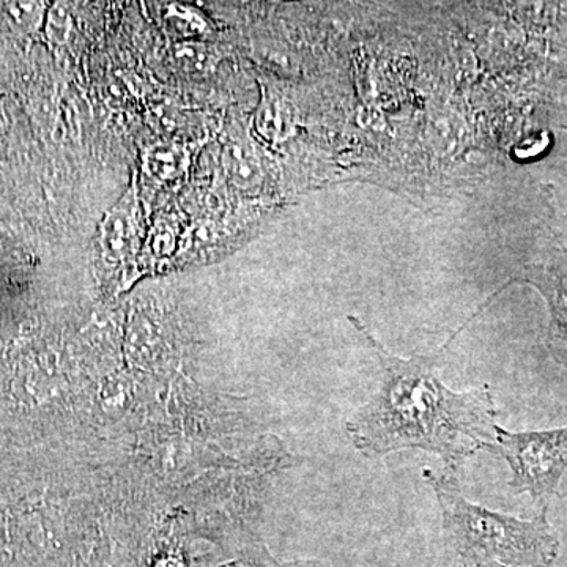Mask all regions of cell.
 <instances>
[{"label":"cell","instance_id":"cell-8","mask_svg":"<svg viewBox=\"0 0 567 567\" xmlns=\"http://www.w3.org/2000/svg\"><path fill=\"white\" fill-rule=\"evenodd\" d=\"M566 55H567V48H566ZM567 63V62H566Z\"/></svg>","mask_w":567,"mask_h":567},{"label":"cell","instance_id":"cell-3","mask_svg":"<svg viewBox=\"0 0 567 567\" xmlns=\"http://www.w3.org/2000/svg\"><path fill=\"white\" fill-rule=\"evenodd\" d=\"M488 453L509 465V487L528 494L539 509H548L567 472V425L550 431L511 432L495 427L494 445Z\"/></svg>","mask_w":567,"mask_h":567},{"label":"cell","instance_id":"cell-6","mask_svg":"<svg viewBox=\"0 0 567 567\" xmlns=\"http://www.w3.org/2000/svg\"><path fill=\"white\" fill-rule=\"evenodd\" d=\"M451 567H507L499 565V563L494 561H462V559H456Z\"/></svg>","mask_w":567,"mask_h":567},{"label":"cell","instance_id":"cell-2","mask_svg":"<svg viewBox=\"0 0 567 567\" xmlns=\"http://www.w3.org/2000/svg\"><path fill=\"white\" fill-rule=\"evenodd\" d=\"M423 480L434 491L443 540L456 559L507 567H550L557 561L559 540L548 522V509L522 520L468 502L462 492V476L424 468Z\"/></svg>","mask_w":567,"mask_h":567},{"label":"cell","instance_id":"cell-4","mask_svg":"<svg viewBox=\"0 0 567 567\" xmlns=\"http://www.w3.org/2000/svg\"><path fill=\"white\" fill-rule=\"evenodd\" d=\"M525 284L544 298L548 311L547 349L551 358L567 371V246L555 235L532 260L517 271L506 286L496 290L494 297L507 286Z\"/></svg>","mask_w":567,"mask_h":567},{"label":"cell","instance_id":"cell-1","mask_svg":"<svg viewBox=\"0 0 567 567\" xmlns=\"http://www.w3.org/2000/svg\"><path fill=\"white\" fill-rule=\"evenodd\" d=\"M349 320L382 368L375 394L347 421L354 450L364 457L421 450L442 458L445 472L464 476L466 461L495 442L498 412L492 388L457 393L442 380V352L395 357L358 317Z\"/></svg>","mask_w":567,"mask_h":567},{"label":"cell","instance_id":"cell-7","mask_svg":"<svg viewBox=\"0 0 567 567\" xmlns=\"http://www.w3.org/2000/svg\"><path fill=\"white\" fill-rule=\"evenodd\" d=\"M287 567H323V566H320V565H316V563H311V565H290V566H287Z\"/></svg>","mask_w":567,"mask_h":567},{"label":"cell","instance_id":"cell-5","mask_svg":"<svg viewBox=\"0 0 567 567\" xmlns=\"http://www.w3.org/2000/svg\"><path fill=\"white\" fill-rule=\"evenodd\" d=\"M132 213L128 208H118L112 213L111 218L107 219L104 226V248L111 254H122L125 248H128L130 240H132L133 224Z\"/></svg>","mask_w":567,"mask_h":567}]
</instances>
